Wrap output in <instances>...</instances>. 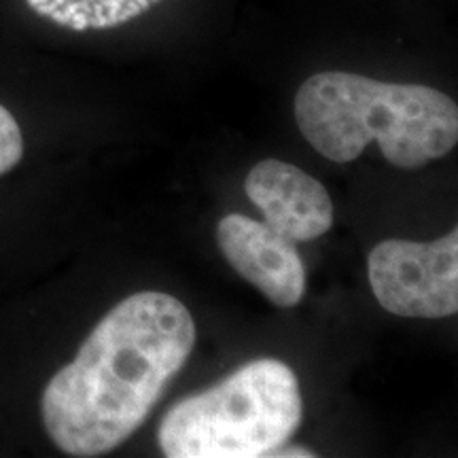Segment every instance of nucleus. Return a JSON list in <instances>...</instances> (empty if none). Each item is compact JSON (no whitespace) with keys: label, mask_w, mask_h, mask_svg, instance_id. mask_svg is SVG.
I'll list each match as a JSON object with an SVG mask.
<instances>
[{"label":"nucleus","mask_w":458,"mask_h":458,"mask_svg":"<svg viewBox=\"0 0 458 458\" xmlns=\"http://www.w3.org/2000/svg\"><path fill=\"white\" fill-rule=\"evenodd\" d=\"M196 346L176 297H125L91 329L77 357L45 386V431L68 456H102L136 433Z\"/></svg>","instance_id":"1"},{"label":"nucleus","mask_w":458,"mask_h":458,"mask_svg":"<svg viewBox=\"0 0 458 458\" xmlns=\"http://www.w3.org/2000/svg\"><path fill=\"white\" fill-rule=\"evenodd\" d=\"M263 223L291 242H310L334 225V202L314 176L280 159H263L244 181Z\"/></svg>","instance_id":"6"},{"label":"nucleus","mask_w":458,"mask_h":458,"mask_svg":"<svg viewBox=\"0 0 458 458\" xmlns=\"http://www.w3.org/2000/svg\"><path fill=\"white\" fill-rule=\"evenodd\" d=\"M34 13L74 32L106 30L147 13L159 0H26Z\"/></svg>","instance_id":"7"},{"label":"nucleus","mask_w":458,"mask_h":458,"mask_svg":"<svg viewBox=\"0 0 458 458\" xmlns=\"http://www.w3.org/2000/svg\"><path fill=\"white\" fill-rule=\"evenodd\" d=\"M24 157V136L20 123L11 114L9 108L0 105V176L13 170Z\"/></svg>","instance_id":"8"},{"label":"nucleus","mask_w":458,"mask_h":458,"mask_svg":"<svg viewBox=\"0 0 458 458\" xmlns=\"http://www.w3.org/2000/svg\"><path fill=\"white\" fill-rule=\"evenodd\" d=\"M274 456H280V458H312L314 452L306 450V448H278L276 452H274Z\"/></svg>","instance_id":"9"},{"label":"nucleus","mask_w":458,"mask_h":458,"mask_svg":"<svg viewBox=\"0 0 458 458\" xmlns=\"http://www.w3.org/2000/svg\"><path fill=\"white\" fill-rule=\"evenodd\" d=\"M377 303L399 317L445 318L458 310V232L435 242L385 240L369 253Z\"/></svg>","instance_id":"4"},{"label":"nucleus","mask_w":458,"mask_h":458,"mask_svg":"<svg viewBox=\"0 0 458 458\" xmlns=\"http://www.w3.org/2000/svg\"><path fill=\"white\" fill-rule=\"evenodd\" d=\"M301 425L297 376L276 359H259L219 385L172 405L157 444L168 458H261Z\"/></svg>","instance_id":"3"},{"label":"nucleus","mask_w":458,"mask_h":458,"mask_svg":"<svg viewBox=\"0 0 458 458\" xmlns=\"http://www.w3.org/2000/svg\"><path fill=\"white\" fill-rule=\"evenodd\" d=\"M216 242L229 266L255 284L278 308H293L306 291V270L295 242L263 221L227 215L216 227Z\"/></svg>","instance_id":"5"},{"label":"nucleus","mask_w":458,"mask_h":458,"mask_svg":"<svg viewBox=\"0 0 458 458\" xmlns=\"http://www.w3.org/2000/svg\"><path fill=\"white\" fill-rule=\"evenodd\" d=\"M301 136L331 162L357 159L371 140L403 170L444 157L458 140V106L427 85L382 83L352 72H318L295 94Z\"/></svg>","instance_id":"2"}]
</instances>
